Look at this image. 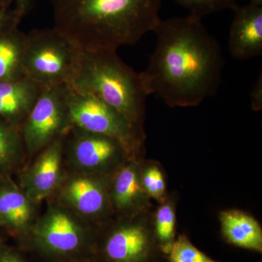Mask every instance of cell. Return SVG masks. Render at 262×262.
<instances>
[{"label": "cell", "instance_id": "cell-1", "mask_svg": "<svg viewBox=\"0 0 262 262\" xmlns=\"http://www.w3.org/2000/svg\"><path fill=\"white\" fill-rule=\"evenodd\" d=\"M189 15L160 20L157 45L147 68L140 72L144 89L170 107H192L218 92L225 61L220 43Z\"/></svg>", "mask_w": 262, "mask_h": 262}, {"label": "cell", "instance_id": "cell-2", "mask_svg": "<svg viewBox=\"0 0 262 262\" xmlns=\"http://www.w3.org/2000/svg\"><path fill=\"white\" fill-rule=\"evenodd\" d=\"M162 0H53L54 27L84 51H117L154 32Z\"/></svg>", "mask_w": 262, "mask_h": 262}, {"label": "cell", "instance_id": "cell-3", "mask_svg": "<svg viewBox=\"0 0 262 262\" xmlns=\"http://www.w3.org/2000/svg\"><path fill=\"white\" fill-rule=\"evenodd\" d=\"M71 87L101 100L120 114L144 139L143 124L149 95L140 73L117 55V51H84Z\"/></svg>", "mask_w": 262, "mask_h": 262}, {"label": "cell", "instance_id": "cell-4", "mask_svg": "<svg viewBox=\"0 0 262 262\" xmlns=\"http://www.w3.org/2000/svg\"><path fill=\"white\" fill-rule=\"evenodd\" d=\"M82 49L56 27L27 34L23 56L25 75L44 86L70 85Z\"/></svg>", "mask_w": 262, "mask_h": 262}, {"label": "cell", "instance_id": "cell-5", "mask_svg": "<svg viewBox=\"0 0 262 262\" xmlns=\"http://www.w3.org/2000/svg\"><path fill=\"white\" fill-rule=\"evenodd\" d=\"M83 222L61 205H52L29 231L33 246L41 255L56 262L91 257L96 238Z\"/></svg>", "mask_w": 262, "mask_h": 262}, {"label": "cell", "instance_id": "cell-6", "mask_svg": "<svg viewBox=\"0 0 262 262\" xmlns=\"http://www.w3.org/2000/svg\"><path fill=\"white\" fill-rule=\"evenodd\" d=\"M67 101L72 126L115 139L132 159L140 151L144 139L120 114L101 100L67 86Z\"/></svg>", "mask_w": 262, "mask_h": 262}, {"label": "cell", "instance_id": "cell-7", "mask_svg": "<svg viewBox=\"0 0 262 262\" xmlns=\"http://www.w3.org/2000/svg\"><path fill=\"white\" fill-rule=\"evenodd\" d=\"M72 127L67 86L43 87L20 125L27 158H34L53 141L67 135Z\"/></svg>", "mask_w": 262, "mask_h": 262}, {"label": "cell", "instance_id": "cell-8", "mask_svg": "<svg viewBox=\"0 0 262 262\" xmlns=\"http://www.w3.org/2000/svg\"><path fill=\"white\" fill-rule=\"evenodd\" d=\"M64 158L74 173L104 176L132 160L118 141L72 126L65 137Z\"/></svg>", "mask_w": 262, "mask_h": 262}, {"label": "cell", "instance_id": "cell-9", "mask_svg": "<svg viewBox=\"0 0 262 262\" xmlns=\"http://www.w3.org/2000/svg\"><path fill=\"white\" fill-rule=\"evenodd\" d=\"M93 255L96 262H160L164 254L154 232L141 224L126 223L96 241Z\"/></svg>", "mask_w": 262, "mask_h": 262}, {"label": "cell", "instance_id": "cell-10", "mask_svg": "<svg viewBox=\"0 0 262 262\" xmlns=\"http://www.w3.org/2000/svg\"><path fill=\"white\" fill-rule=\"evenodd\" d=\"M56 192L58 204L83 220L101 218L111 206L103 176L73 173L64 177Z\"/></svg>", "mask_w": 262, "mask_h": 262}, {"label": "cell", "instance_id": "cell-11", "mask_svg": "<svg viewBox=\"0 0 262 262\" xmlns=\"http://www.w3.org/2000/svg\"><path fill=\"white\" fill-rule=\"evenodd\" d=\"M65 137L46 146L22 173L19 187L35 205L56 193L64 179Z\"/></svg>", "mask_w": 262, "mask_h": 262}, {"label": "cell", "instance_id": "cell-12", "mask_svg": "<svg viewBox=\"0 0 262 262\" xmlns=\"http://www.w3.org/2000/svg\"><path fill=\"white\" fill-rule=\"evenodd\" d=\"M229 31V53L235 59L247 60L262 54V6H237Z\"/></svg>", "mask_w": 262, "mask_h": 262}, {"label": "cell", "instance_id": "cell-13", "mask_svg": "<svg viewBox=\"0 0 262 262\" xmlns=\"http://www.w3.org/2000/svg\"><path fill=\"white\" fill-rule=\"evenodd\" d=\"M43 87L26 75L18 80L0 81V117L20 127Z\"/></svg>", "mask_w": 262, "mask_h": 262}, {"label": "cell", "instance_id": "cell-14", "mask_svg": "<svg viewBox=\"0 0 262 262\" xmlns=\"http://www.w3.org/2000/svg\"><path fill=\"white\" fill-rule=\"evenodd\" d=\"M35 206L13 183L0 186V225L17 234H29L35 222Z\"/></svg>", "mask_w": 262, "mask_h": 262}, {"label": "cell", "instance_id": "cell-15", "mask_svg": "<svg viewBox=\"0 0 262 262\" xmlns=\"http://www.w3.org/2000/svg\"><path fill=\"white\" fill-rule=\"evenodd\" d=\"M222 234L229 244L236 247L262 252V230L251 215L237 210L222 212L220 215Z\"/></svg>", "mask_w": 262, "mask_h": 262}, {"label": "cell", "instance_id": "cell-16", "mask_svg": "<svg viewBox=\"0 0 262 262\" xmlns=\"http://www.w3.org/2000/svg\"><path fill=\"white\" fill-rule=\"evenodd\" d=\"M132 160L115 170L110 185L111 205L122 213L136 209L142 201L144 192L141 176Z\"/></svg>", "mask_w": 262, "mask_h": 262}, {"label": "cell", "instance_id": "cell-17", "mask_svg": "<svg viewBox=\"0 0 262 262\" xmlns=\"http://www.w3.org/2000/svg\"><path fill=\"white\" fill-rule=\"evenodd\" d=\"M27 34L18 27L0 33V81L18 80L25 76L23 56Z\"/></svg>", "mask_w": 262, "mask_h": 262}, {"label": "cell", "instance_id": "cell-18", "mask_svg": "<svg viewBox=\"0 0 262 262\" xmlns=\"http://www.w3.org/2000/svg\"><path fill=\"white\" fill-rule=\"evenodd\" d=\"M27 158L20 127L0 117V175L13 171Z\"/></svg>", "mask_w": 262, "mask_h": 262}, {"label": "cell", "instance_id": "cell-19", "mask_svg": "<svg viewBox=\"0 0 262 262\" xmlns=\"http://www.w3.org/2000/svg\"><path fill=\"white\" fill-rule=\"evenodd\" d=\"M176 215L169 204L160 207L156 215L154 232L155 239L160 251L167 256L175 241Z\"/></svg>", "mask_w": 262, "mask_h": 262}, {"label": "cell", "instance_id": "cell-20", "mask_svg": "<svg viewBox=\"0 0 262 262\" xmlns=\"http://www.w3.org/2000/svg\"><path fill=\"white\" fill-rule=\"evenodd\" d=\"M166 258L167 262H220L200 251L184 234L175 239Z\"/></svg>", "mask_w": 262, "mask_h": 262}, {"label": "cell", "instance_id": "cell-21", "mask_svg": "<svg viewBox=\"0 0 262 262\" xmlns=\"http://www.w3.org/2000/svg\"><path fill=\"white\" fill-rule=\"evenodd\" d=\"M189 11V15L203 18L224 10H234L238 0H173Z\"/></svg>", "mask_w": 262, "mask_h": 262}, {"label": "cell", "instance_id": "cell-22", "mask_svg": "<svg viewBox=\"0 0 262 262\" xmlns=\"http://www.w3.org/2000/svg\"><path fill=\"white\" fill-rule=\"evenodd\" d=\"M141 184L146 194L155 199L163 198L165 192V182L159 168L152 166L146 169L141 176Z\"/></svg>", "mask_w": 262, "mask_h": 262}, {"label": "cell", "instance_id": "cell-23", "mask_svg": "<svg viewBox=\"0 0 262 262\" xmlns=\"http://www.w3.org/2000/svg\"><path fill=\"white\" fill-rule=\"evenodd\" d=\"M8 3V0H0V33L18 27L22 19L15 9H10Z\"/></svg>", "mask_w": 262, "mask_h": 262}, {"label": "cell", "instance_id": "cell-24", "mask_svg": "<svg viewBox=\"0 0 262 262\" xmlns=\"http://www.w3.org/2000/svg\"><path fill=\"white\" fill-rule=\"evenodd\" d=\"M251 106L255 111L262 108V75L258 76L251 94Z\"/></svg>", "mask_w": 262, "mask_h": 262}, {"label": "cell", "instance_id": "cell-25", "mask_svg": "<svg viewBox=\"0 0 262 262\" xmlns=\"http://www.w3.org/2000/svg\"><path fill=\"white\" fill-rule=\"evenodd\" d=\"M14 4V9L20 18H24L30 10L33 0H8Z\"/></svg>", "mask_w": 262, "mask_h": 262}, {"label": "cell", "instance_id": "cell-26", "mask_svg": "<svg viewBox=\"0 0 262 262\" xmlns=\"http://www.w3.org/2000/svg\"><path fill=\"white\" fill-rule=\"evenodd\" d=\"M0 262H25L18 254L13 251H1Z\"/></svg>", "mask_w": 262, "mask_h": 262}, {"label": "cell", "instance_id": "cell-27", "mask_svg": "<svg viewBox=\"0 0 262 262\" xmlns=\"http://www.w3.org/2000/svg\"><path fill=\"white\" fill-rule=\"evenodd\" d=\"M251 4L262 6V0H251Z\"/></svg>", "mask_w": 262, "mask_h": 262}, {"label": "cell", "instance_id": "cell-28", "mask_svg": "<svg viewBox=\"0 0 262 262\" xmlns=\"http://www.w3.org/2000/svg\"><path fill=\"white\" fill-rule=\"evenodd\" d=\"M72 262H96L94 259L91 260L89 258H84V259L77 260V261Z\"/></svg>", "mask_w": 262, "mask_h": 262}, {"label": "cell", "instance_id": "cell-29", "mask_svg": "<svg viewBox=\"0 0 262 262\" xmlns=\"http://www.w3.org/2000/svg\"><path fill=\"white\" fill-rule=\"evenodd\" d=\"M160 262H163V261H160Z\"/></svg>", "mask_w": 262, "mask_h": 262}]
</instances>
